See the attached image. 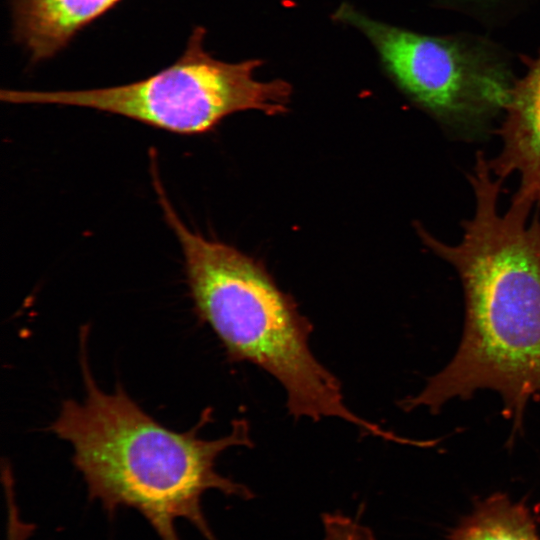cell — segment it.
<instances>
[{
  "label": "cell",
  "instance_id": "obj_1",
  "mask_svg": "<svg viewBox=\"0 0 540 540\" xmlns=\"http://www.w3.org/2000/svg\"><path fill=\"white\" fill-rule=\"evenodd\" d=\"M475 198L473 216L462 223L456 244L417 225L420 239L457 272L464 292L465 321L459 347L416 396L400 405L433 413L453 398L479 389L500 394L514 438L525 408L540 394V214L529 221L534 202L516 191L499 208L504 179L482 151L468 174Z\"/></svg>",
  "mask_w": 540,
  "mask_h": 540
},
{
  "label": "cell",
  "instance_id": "obj_2",
  "mask_svg": "<svg viewBox=\"0 0 540 540\" xmlns=\"http://www.w3.org/2000/svg\"><path fill=\"white\" fill-rule=\"evenodd\" d=\"M88 332L80 331L83 401L65 400L49 430L73 448L72 461L92 500L111 516L121 507L136 509L161 540H180L175 522L189 521L207 540H217L202 509L208 490L242 499L253 497L246 486L216 470L218 457L236 446L252 447L250 426L235 419L220 438L198 437L209 422L206 409L189 431L165 427L146 413L118 384L103 391L88 361Z\"/></svg>",
  "mask_w": 540,
  "mask_h": 540
},
{
  "label": "cell",
  "instance_id": "obj_3",
  "mask_svg": "<svg viewBox=\"0 0 540 540\" xmlns=\"http://www.w3.org/2000/svg\"><path fill=\"white\" fill-rule=\"evenodd\" d=\"M153 185L183 252L195 314L215 334L227 359L273 376L295 419L339 418L362 434L398 443L400 436L345 405L339 380L310 349L312 323L263 266L232 246L191 231L168 201L160 179Z\"/></svg>",
  "mask_w": 540,
  "mask_h": 540
},
{
  "label": "cell",
  "instance_id": "obj_4",
  "mask_svg": "<svg viewBox=\"0 0 540 540\" xmlns=\"http://www.w3.org/2000/svg\"><path fill=\"white\" fill-rule=\"evenodd\" d=\"M203 27H196L182 55L145 79L106 88L72 91H0L12 104L78 106L124 116L169 132L194 135L211 130L226 116L245 110L268 115L287 111L291 86L260 81L258 59L218 60L204 49Z\"/></svg>",
  "mask_w": 540,
  "mask_h": 540
},
{
  "label": "cell",
  "instance_id": "obj_5",
  "mask_svg": "<svg viewBox=\"0 0 540 540\" xmlns=\"http://www.w3.org/2000/svg\"><path fill=\"white\" fill-rule=\"evenodd\" d=\"M333 17L360 31L399 89L450 133L480 138L504 112L516 79L488 41L416 33L367 17L348 3Z\"/></svg>",
  "mask_w": 540,
  "mask_h": 540
},
{
  "label": "cell",
  "instance_id": "obj_6",
  "mask_svg": "<svg viewBox=\"0 0 540 540\" xmlns=\"http://www.w3.org/2000/svg\"><path fill=\"white\" fill-rule=\"evenodd\" d=\"M527 66L515 80L497 131L502 148L488 163L493 174L504 180L517 174V192L530 198L540 214V53Z\"/></svg>",
  "mask_w": 540,
  "mask_h": 540
},
{
  "label": "cell",
  "instance_id": "obj_7",
  "mask_svg": "<svg viewBox=\"0 0 540 540\" xmlns=\"http://www.w3.org/2000/svg\"><path fill=\"white\" fill-rule=\"evenodd\" d=\"M120 1L10 0L15 38L34 62L49 59Z\"/></svg>",
  "mask_w": 540,
  "mask_h": 540
},
{
  "label": "cell",
  "instance_id": "obj_8",
  "mask_svg": "<svg viewBox=\"0 0 540 540\" xmlns=\"http://www.w3.org/2000/svg\"><path fill=\"white\" fill-rule=\"evenodd\" d=\"M450 540H539L529 510L496 494L481 502Z\"/></svg>",
  "mask_w": 540,
  "mask_h": 540
},
{
  "label": "cell",
  "instance_id": "obj_9",
  "mask_svg": "<svg viewBox=\"0 0 540 540\" xmlns=\"http://www.w3.org/2000/svg\"><path fill=\"white\" fill-rule=\"evenodd\" d=\"M1 480L6 503V540H28L36 530V526L23 520L21 516L14 476L8 462L1 465Z\"/></svg>",
  "mask_w": 540,
  "mask_h": 540
},
{
  "label": "cell",
  "instance_id": "obj_10",
  "mask_svg": "<svg viewBox=\"0 0 540 540\" xmlns=\"http://www.w3.org/2000/svg\"><path fill=\"white\" fill-rule=\"evenodd\" d=\"M323 540H375L369 528L338 513H326L322 518Z\"/></svg>",
  "mask_w": 540,
  "mask_h": 540
}]
</instances>
